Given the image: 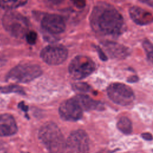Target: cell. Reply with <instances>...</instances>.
Masks as SVG:
<instances>
[{"label": "cell", "mask_w": 153, "mask_h": 153, "mask_svg": "<svg viewBox=\"0 0 153 153\" xmlns=\"http://www.w3.org/2000/svg\"><path fill=\"white\" fill-rule=\"evenodd\" d=\"M90 21L93 29L102 35L116 36L124 30V21L121 14L113 6L105 2L95 6Z\"/></svg>", "instance_id": "obj_1"}, {"label": "cell", "mask_w": 153, "mask_h": 153, "mask_svg": "<svg viewBox=\"0 0 153 153\" xmlns=\"http://www.w3.org/2000/svg\"><path fill=\"white\" fill-rule=\"evenodd\" d=\"M38 137L50 153H63L66 150V141L57 126L53 122H47L39 128Z\"/></svg>", "instance_id": "obj_2"}, {"label": "cell", "mask_w": 153, "mask_h": 153, "mask_svg": "<svg viewBox=\"0 0 153 153\" xmlns=\"http://www.w3.org/2000/svg\"><path fill=\"white\" fill-rule=\"evenodd\" d=\"M2 23L4 29L16 38H23L28 32L27 20L16 11H7L2 17Z\"/></svg>", "instance_id": "obj_3"}, {"label": "cell", "mask_w": 153, "mask_h": 153, "mask_svg": "<svg viewBox=\"0 0 153 153\" xmlns=\"http://www.w3.org/2000/svg\"><path fill=\"white\" fill-rule=\"evenodd\" d=\"M42 74L41 67L36 64L19 65L12 68L7 74V78L19 82H27Z\"/></svg>", "instance_id": "obj_4"}, {"label": "cell", "mask_w": 153, "mask_h": 153, "mask_svg": "<svg viewBox=\"0 0 153 153\" xmlns=\"http://www.w3.org/2000/svg\"><path fill=\"white\" fill-rule=\"evenodd\" d=\"M96 69L95 63L88 57L78 56L74 58L69 65V72L71 76L76 79H83Z\"/></svg>", "instance_id": "obj_5"}, {"label": "cell", "mask_w": 153, "mask_h": 153, "mask_svg": "<svg viewBox=\"0 0 153 153\" xmlns=\"http://www.w3.org/2000/svg\"><path fill=\"white\" fill-rule=\"evenodd\" d=\"M109 98L115 103L127 106L133 102L134 94L133 90L127 85L123 83H112L107 88Z\"/></svg>", "instance_id": "obj_6"}, {"label": "cell", "mask_w": 153, "mask_h": 153, "mask_svg": "<svg viewBox=\"0 0 153 153\" xmlns=\"http://www.w3.org/2000/svg\"><path fill=\"white\" fill-rule=\"evenodd\" d=\"M67 153H89V140L82 130L72 131L66 141Z\"/></svg>", "instance_id": "obj_7"}, {"label": "cell", "mask_w": 153, "mask_h": 153, "mask_svg": "<svg viewBox=\"0 0 153 153\" xmlns=\"http://www.w3.org/2000/svg\"><path fill=\"white\" fill-rule=\"evenodd\" d=\"M68 54V50L65 47L60 45H50L41 50L40 56L46 63L57 65L66 60Z\"/></svg>", "instance_id": "obj_8"}, {"label": "cell", "mask_w": 153, "mask_h": 153, "mask_svg": "<svg viewBox=\"0 0 153 153\" xmlns=\"http://www.w3.org/2000/svg\"><path fill=\"white\" fill-rule=\"evenodd\" d=\"M83 109L75 97L64 100L59 106V113L65 121H75L82 116Z\"/></svg>", "instance_id": "obj_9"}, {"label": "cell", "mask_w": 153, "mask_h": 153, "mask_svg": "<svg viewBox=\"0 0 153 153\" xmlns=\"http://www.w3.org/2000/svg\"><path fill=\"white\" fill-rule=\"evenodd\" d=\"M41 26L47 32L53 34L63 32L65 29V23L63 18L57 14H47L41 20Z\"/></svg>", "instance_id": "obj_10"}, {"label": "cell", "mask_w": 153, "mask_h": 153, "mask_svg": "<svg viewBox=\"0 0 153 153\" xmlns=\"http://www.w3.org/2000/svg\"><path fill=\"white\" fill-rule=\"evenodd\" d=\"M102 45L109 56L113 59H123L130 54L128 47L114 41H106Z\"/></svg>", "instance_id": "obj_11"}, {"label": "cell", "mask_w": 153, "mask_h": 153, "mask_svg": "<svg viewBox=\"0 0 153 153\" xmlns=\"http://www.w3.org/2000/svg\"><path fill=\"white\" fill-rule=\"evenodd\" d=\"M129 15L131 20L137 25H146L153 22L152 14L137 6H133L129 9Z\"/></svg>", "instance_id": "obj_12"}, {"label": "cell", "mask_w": 153, "mask_h": 153, "mask_svg": "<svg viewBox=\"0 0 153 153\" xmlns=\"http://www.w3.org/2000/svg\"><path fill=\"white\" fill-rule=\"evenodd\" d=\"M17 126L14 117L9 114L0 115V136H10L16 134Z\"/></svg>", "instance_id": "obj_13"}, {"label": "cell", "mask_w": 153, "mask_h": 153, "mask_svg": "<svg viewBox=\"0 0 153 153\" xmlns=\"http://www.w3.org/2000/svg\"><path fill=\"white\" fill-rule=\"evenodd\" d=\"M83 110H102L103 107L99 102L92 99L85 94H78L74 97Z\"/></svg>", "instance_id": "obj_14"}, {"label": "cell", "mask_w": 153, "mask_h": 153, "mask_svg": "<svg viewBox=\"0 0 153 153\" xmlns=\"http://www.w3.org/2000/svg\"><path fill=\"white\" fill-rule=\"evenodd\" d=\"M117 126L119 130L126 134H130L133 131L132 123L130 120L126 117L120 118L117 124Z\"/></svg>", "instance_id": "obj_15"}, {"label": "cell", "mask_w": 153, "mask_h": 153, "mask_svg": "<svg viewBox=\"0 0 153 153\" xmlns=\"http://www.w3.org/2000/svg\"><path fill=\"white\" fill-rule=\"evenodd\" d=\"M27 0H0V7L7 10H12L24 5Z\"/></svg>", "instance_id": "obj_16"}, {"label": "cell", "mask_w": 153, "mask_h": 153, "mask_svg": "<svg viewBox=\"0 0 153 153\" xmlns=\"http://www.w3.org/2000/svg\"><path fill=\"white\" fill-rule=\"evenodd\" d=\"M143 47L146 53L148 60L153 65V44L149 41L146 40L143 42Z\"/></svg>", "instance_id": "obj_17"}, {"label": "cell", "mask_w": 153, "mask_h": 153, "mask_svg": "<svg viewBox=\"0 0 153 153\" xmlns=\"http://www.w3.org/2000/svg\"><path fill=\"white\" fill-rule=\"evenodd\" d=\"M0 90L4 93H18L20 94H24L25 91L22 87L16 85H10L5 87H0Z\"/></svg>", "instance_id": "obj_18"}, {"label": "cell", "mask_w": 153, "mask_h": 153, "mask_svg": "<svg viewBox=\"0 0 153 153\" xmlns=\"http://www.w3.org/2000/svg\"><path fill=\"white\" fill-rule=\"evenodd\" d=\"M73 88L74 90L81 92H87L90 89V85L85 82L75 83L73 85Z\"/></svg>", "instance_id": "obj_19"}, {"label": "cell", "mask_w": 153, "mask_h": 153, "mask_svg": "<svg viewBox=\"0 0 153 153\" xmlns=\"http://www.w3.org/2000/svg\"><path fill=\"white\" fill-rule=\"evenodd\" d=\"M26 41L30 44H34L37 39V33L33 30L29 31L26 35Z\"/></svg>", "instance_id": "obj_20"}, {"label": "cell", "mask_w": 153, "mask_h": 153, "mask_svg": "<svg viewBox=\"0 0 153 153\" xmlns=\"http://www.w3.org/2000/svg\"><path fill=\"white\" fill-rule=\"evenodd\" d=\"M72 4L79 9L83 8L86 4L85 0H71Z\"/></svg>", "instance_id": "obj_21"}, {"label": "cell", "mask_w": 153, "mask_h": 153, "mask_svg": "<svg viewBox=\"0 0 153 153\" xmlns=\"http://www.w3.org/2000/svg\"><path fill=\"white\" fill-rule=\"evenodd\" d=\"M96 50L98 53V54H99V56L100 59L103 61H106L108 60V57L106 56V54L104 53L103 50L99 47H96Z\"/></svg>", "instance_id": "obj_22"}, {"label": "cell", "mask_w": 153, "mask_h": 153, "mask_svg": "<svg viewBox=\"0 0 153 153\" xmlns=\"http://www.w3.org/2000/svg\"><path fill=\"white\" fill-rule=\"evenodd\" d=\"M141 136L143 139H144L145 140H148V141H150V140H152V139H153V137H152V135L148 133V132H146V133H143L141 134Z\"/></svg>", "instance_id": "obj_23"}, {"label": "cell", "mask_w": 153, "mask_h": 153, "mask_svg": "<svg viewBox=\"0 0 153 153\" xmlns=\"http://www.w3.org/2000/svg\"><path fill=\"white\" fill-rule=\"evenodd\" d=\"M138 80H139V78L136 75H133L128 78L127 82L130 83H133V82H137Z\"/></svg>", "instance_id": "obj_24"}, {"label": "cell", "mask_w": 153, "mask_h": 153, "mask_svg": "<svg viewBox=\"0 0 153 153\" xmlns=\"http://www.w3.org/2000/svg\"><path fill=\"white\" fill-rule=\"evenodd\" d=\"M139 1L149 6L153 7V0H139Z\"/></svg>", "instance_id": "obj_25"}, {"label": "cell", "mask_w": 153, "mask_h": 153, "mask_svg": "<svg viewBox=\"0 0 153 153\" xmlns=\"http://www.w3.org/2000/svg\"><path fill=\"white\" fill-rule=\"evenodd\" d=\"M19 107L22 109L23 110V111L25 112H27V109H28V108L26 105H25V103L23 102H20L19 104Z\"/></svg>", "instance_id": "obj_26"}, {"label": "cell", "mask_w": 153, "mask_h": 153, "mask_svg": "<svg viewBox=\"0 0 153 153\" xmlns=\"http://www.w3.org/2000/svg\"><path fill=\"white\" fill-rule=\"evenodd\" d=\"M50 2L54 4H58L60 3H62V2H63L65 0H48Z\"/></svg>", "instance_id": "obj_27"}]
</instances>
